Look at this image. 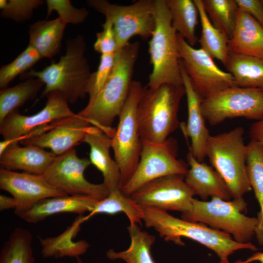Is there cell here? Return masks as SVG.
I'll return each instance as SVG.
<instances>
[{"instance_id":"6da1fadb","label":"cell","mask_w":263,"mask_h":263,"mask_svg":"<svg viewBox=\"0 0 263 263\" xmlns=\"http://www.w3.org/2000/svg\"><path fill=\"white\" fill-rule=\"evenodd\" d=\"M139 48L140 43L136 41L130 42L116 52L113 66L106 82L97 94L77 113L112 137L115 131L112 124L129 93Z\"/></svg>"},{"instance_id":"7a4b0ae2","label":"cell","mask_w":263,"mask_h":263,"mask_svg":"<svg viewBox=\"0 0 263 263\" xmlns=\"http://www.w3.org/2000/svg\"><path fill=\"white\" fill-rule=\"evenodd\" d=\"M84 37L78 35L66 41V51L57 62L40 71L31 69L20 75L21 79L36 77L45 85L40 98L54 91L61 92L68 102L75 103L88 94L92 73L85 56Z\"/></svg>"},{"instance_id":"3957f363","label":"cell","mask_w":263,"mask_h":263,"mask_svg":"<svg viewBox=\"0 0 263 263\" xmlns=\"http://www.w3.org/2000/svg\"><path fill=\"white\" fill-rule=\"evenodd\" d=\"M143 221L146 227H152L161 238L167 241L184 245L181 237L197 242L211 249L221 259H226L235 251L247 249L256 251L257 247L251 243H240L229 234L208 227L205 224L188 221L169 214L167 211L159 208L142 207Z\"/></svg>"},{"instance_id":"277c9868","label":"cell","mask_w":263,"mask_h":263,"mask_svg":"<svg viewBox=\"0 0 263 263\" xmlns=\"http://www.w3.org/2000/svg\"><path fill=\"white\" fill-rule=\"evenodd\" d=\"M186 94L183 85L165 84L157 88L143 87L137 110L142 140L161 143L180 125L178 113Z\"/></svg>"},{"instance_id":"5b68a950","label":"cell","mask_w":263,"mask_h":263,"mask_svg":"<svg viewBox=\"0 0 263 263\" xmlns=\"http://www.w3.org/2000/svg\"><path fill=\"white\" fill-rule=\"evenodd\" d=\"M155 26L149 42L152 70L146 87L157 88L165 84L183 85L177 33L171 24L166 0H153Z\"/></svg>"},{"instance_id":"8992f818","label":"cell","mask_w":263,"mask_h":263,"mask_svg":"<svg viewBox=\"0 0 263 263\" xmlns=\"http://www.w3.org/2000/svg\"><path fill=\"white\" fill-rule=\"evenodd\" d=\"M242 127L210 135L206 157L227 186L233 199L243 198L252 189L246 168L247 147Z\"/></svg>"},{"instance_id":"52a82bcc","label":"cell","mask_w":263,"mask_h":263,"mask_svg":"<svg viewBox=\"0 0 263 263\" xmlns=\"http://www.w3.org/2000/svg\"><path fill=\"white\" fill-rule=\"evenodd\" d=\"M246 206L243 198L231 201L216 197L209 201L194 198L191 208L183 212L181 218L222 229L232 235L235 241L248 243L255 235L258 219L243 213Z\"/></svg>"},{"instance_id":"ba28073f","label":"cell","mask_w":263,"mask_h":263,"mask_svg":"<svg viewBox=\"0 0 263 263\" xmlns=\"http://www.w3.org/2000/svg\"><path fill=\"white\" fill-rule=\"evenodd\" d=\"M143 87L132 80L127 100L119 115V122L112 138L114 160L120 169L121 189L134 173L139 162L142 141L139 133L137 110Z\"/></svg>"},{"instance_id":"9c48e42d","label":"cell","mask_w":263,"mask_h":263,"mask_svg":"<svg viewBox=\"0 0 263 263\" xmlns=\"http://www.w3.org/2000/svg\"><path fill=\"white\" fill-rule=\"evenodd\" d=\"M87 4L112 23L118 50L128 45L134 36L148 39L154 30L153 0H139L129 5L106 0H89Z\"/></svg>"},{"instance_id":"30bf717a","label":"cell","mask_w":263,"mask_h":263,"mask_svg":"<svg viewBox=\"0 0 263 263\" xmlns=\"http://www.w3.org/2000/svg\"><path fill=\"white\" fill-rule=\"evenodd\" d=\"M139 162L132 177L120 189L130 196L145 184L159 178L174 174L185 175L188 165L177 158L178 143L172 137L161 143L145 140Z\"/></svg>"},{"instance_id":"8fae6325","label":"cell","mask_w":263,"mask_h":263,"mask_svg":"<svg viewBox=\"0 0 263 263\" xmlns=\"http://www.w3.org/2000/svg\"><path fill=\"white\" fill-rule=\"evenodd\" d=\"M201 108L206 120L211 125L236 117L259 121L263 119V90L227 88L204 99Z\"/></svg>"},{"instance_id":"7c38bea8","label":"cell","mask_w":263,"mask_h":263,"mask_svg":"<svg viewBox=\"0 0 263 263\" xmlns=\"http://www.w3.org/2000/svg\"><path fill=\"white\" fill-rule=\"evenodd\" d=\"M91 164L86 158L78 157L75 149L56 156L42 174L52 186L66 195H82L97 201L106 198L110 191L102 183L95 184L84 176Z\"/></svg>"},{"instance_id":"4fadbf2b","label":"cell","mask_w":263,"mask_h":263,"mask_svg":"<svg viewBox=\"0 0 263 263\" xmlns=\"http://www.w3.org/2000/svg\"><path fill=\"white\" fill-rule=\"evenodd\" d=\"M177 41L180 60L202 100L220 90L237 86L232 75L220 69L205 51L191 46L178 34Z\"/></svg>"},{"instance_id":"5bb4252c","label":"cell","mask_w":263,"mask_h":263,"mask_svg":"<svg viewBox=\"0 0 263 263\" xmlns=\"http://www.w3.org/2000/svg\"><path fill=\"white\" fill-rule=\"evenodd\" d=\"M194 193L185 181V175L166 176L143 185L130 196L142 207L183 212L192 206Z\"/></svg>"},{"instance_id":"9a60e30c","label":"cell","mask_w":263,"mask_h":263,"mask_svg":"<svg viewBox=\"0 0 263 263\" xmlns=\"http://www.w3.org/2000/svg\"><path fill=\"white\" fill-rule=\"evenodd\" d=\"M46 96L45 106L38 113L26 116L17 109L0 123V133L4 140L23 137L39 127L76 115L69 108L68 101L61 92H52Z\"/></svg>"},{"instance_id":"2e32d148","label":"cell","mask_w":263,"mask_h":263,"mask_svg":"<svg viewBox=\"0 0 263 263\" xmlns=\"http://www.w3.org/2000/svg\"><path fill=\"white\" fill-rule=\"evenodd\" d=\"M91 124L76 114L75 116L57 120L38 129V134L21 141L24 146L47 148L56 156L61 155L83 142Z\"/></svg>"},{"instance_id":"e0dca14e","label":"cell","mask_w":263,"mask_h":263,"mask_svg":"<svg viewBox=\"0 0 263 263\" xmlns=\"http://www.w3.org/2000/svg\"><path fill=\"white\" fill-rule=\"evenodd\" d=\"M0 188L10 193L16 202L18 215L44 199L66 195L50 185L43 175L0 169Z\"/></svg>"},{"instance_id":"ac0fdd59","label":"cell","mask_w":263,"mask_h":263,"mask_svg":"<svg viewBox=\"0 0 263 263\" xmlns=\"http://www.w3.org/2000/svg\"><path fill=\"white\" fill-rule=\"evenodd\" d=\"M180 64L188 107L187 123L185 125L180 123V125L186 137L190 139L189 151L198 161L203 162L206 157L207 144L210 135L201 108L203 100L193 88L181 60Z\"/></svg>"},{"instance_id":"d6986e66","label":"cell","mask_w":263,"mask_h":263,"mask_svg":"<svg viewBox=\"0 0 263 263\" xmlns=\"http://www.w3.org/2000/svg\"><path fill=\"white\" fill-rule=\"evenodd\" d=\"M189 169L185 175V181L194 194L203 200L209 197L230 201V191L224 180L210 166L198 161L189 151L187 155Z\"/></svg>"},{"instance_id":"ffe728a7","label":"cell","mask_w":263,"mask_h":263,"mask_svg":"<svg viewBox=\"0 0 263 263\" xmlns=\"http://www.w3.org/2000/svg\"><path fill=\"white\" fill-rule=\"evenodd\" d=\"M112 138L98 128L91 126L83 141L90 146L89 160L102 173L103 183L110 191L119 188L121 178L118 165L110 153Z\"/></svg>"},{"instance_id":"44dd1931","label":"cell","mask_w":263,"mask_h":263,"mask_svg":"<svg viewBox=\"0 0 263 263\" xmlns=\"http://www.w3.org/2000/svg\"><path fill=\"white\" fill-rule=\"evenodd\" d=\"M97 201L82 195H63L47 198L17 216L27 222L37 223L47 217L60 213L70 212L82 215L94 208Z\"/></svg>"},{"instance_id":"7402d4cb","label":"cell","mask_w":263,"mask_h":263,"mask_svg":"<svg viewBox=\"0 0 263 263\" xmlns=\"http://www.w3.org/2000/svg\"><path fill=\"white\" fill-rule=\"evenodd\" d=\"M56 156L38 147L13 144L0 155V168L42 175Z\"/></svg>"},{"instance_id":"603a6c76","label":"cell","mask_w":263,"mask_h":263,"mask_svg":"<svg viewBox=\"0 0 263 263\" xmlns=\"http://www.w3.org/2000/svg\"><path fill=\"white\" fill-rule=\"evenodd\" d=\"M228 49L229 53L263 58V27L239 8Z\"/></svg>"},{"instance_id":"cb8c5ba5","label":"cell","mask_w":263,"mask_h":263,"mask_svg":"<svg viewBox=\"0 0 263 263\" xmlns=\"http://www.w3.org/2000/svg\"><path fill=\"white\" fill-rule=\"evenodd\" d=\"M66 24L59 17L52 20H39L29 27V45L42 57L51 59L60 49Z\"/></svg>"},{"instance_id":"d4e9b609","label":"cell","mask_w":263,"mask_h":263,"mask_svg":"<svg viewBox=\"0 0 263 263\" xmlns=\"http://www.w3.org/2000/svg\"><path fill=\"white\" fill-rule=\"evenodd\" d=\"M225 66L237 86L263 90V58L229 53Z\"/></svg>"},{"instance_id":"484cf974","label":"cell","mask_w":263,"mask_h":263,"mask_svg":"<svg viewBox=\"0 0 263 263\" xmlns=\"http://www.w3.org/2000/svg\"><path fill=\"white\" fill-rule=\"evenodd\" d=\"M246 147L248 176L260 206L255 235L258 243L263 245V146L258 142L250 140Z\"/></svg>"},{"instance_id":"4316f807","label":"cell","mask_w":263,"mask_h":263,"mask_svg":"<svg viewBox=\"0 0 263 263\" xmlns=\"http://www.w3.org/2000/svg\"><path fill=\"white\" fill-rule=\"evenodd\" d=\"M166 1L170 12L173 28L190 45L194 47L198 41L195 31L199 17L194 0Z\"/></svg>"},{"instance_id":"83f0119b","label":"cell","mask_w":263,"mask_h":263,"mask_svg":"<svg viewBox=\"0 0 263 263\" xmlns=\"http://www.w3.org/2000/svg\"><path fill=\"white\" fill-rule=\"evenodd\" d=\"M131 238L129 247L121 252L109 249L107 256L110 260L122 259L127 263H156L151 254V247L155 237L142 230L137 224H130L127 227Z\"/></svg>"},{"instance_id":"f1b7e54d","label":"cell","mask_w":263,"mask_h":263,"mask_svg":"<svg viewBox=\"0 0 263 263\" xmlns=\"http://www.w3.org/2000/svg\"><path fill=\"white\" fill-rule=\"evenodd\" d=\"M193 0L197 7L201 23V36L199 40L201 48L225 66L229 54V39L212 24L205 10L202 0Z\"/></svg>"},{"instance_id":"f546056e","label":"cell","mask_w":263,"mask_h":263,"mask_svg":"<svg viewBox=\"0 0 263 263\" xmlns=\"http://www.w3.org/2000/svg\"><path fill=\"white\" fill-rule=\"evenodd\" d=\"M124 212L128 218L130 224H141L144 216V210L130 196L124 194L119 188L110 191L108 196L99 201L90 213L84 217V221L97 214L113 215Z\"/></svg>"},{"instance_id":"4dcf8cb0","label":"cell","mask_w":263,"mask_h":263,"mask_svg":"<svg viewBox=\"0 0 263 263\" xmlns=\"http://www.w3.org/2000/svg\"><path fill=\"white\" fill-rule=\"evenodd\" d=\"M44 84L39 79L30 78L0 92V123L9 114L28 100L34 99Z\"/></svg>"},{"instance_id":"1f68e13d","label":"cell","mask_w":263,"mask_h":263,"mask_svg":"<svg viewBox=\"0 0 263 263\" xmlns=\"http://www.w3.org/2000/svg\"><path fill=\"white\" fill-rule=\"evenodd\" d=\"M33 236L28 230L17 227L5 242L0 253V263H35Z\"/></svg>"},{"instance_id":"d6a6232c","label":"cell","mask_w":263,"mask_h":263,"mask_svg":"<svg viewBox=\"0 0 263 263\" xmlns=\"http://www.w3.org/2000/svg\"><path fill=\"white\" fill-rule=\"evenodd\" d=\"M202 0L212 24L230 39L235 29L239 9L235 0Z\"/></svg>"},{"instance_id":"836d02e7","label":"cell","mask_w":263,"mask_h":263,"mask_svg":"<svg viewBox=\"0 0 263 263\" xmlns=\"http://www.w3.org/2000/svg\"><path fill=\"white\" fill-rule=\"evenodd\" d=\"M42 56L38 51L30 45L25 48L11 63L1 66L0 69V88H7L18 75H20L31 69Z\"/></svg>"},{"instance_id":"e575fe53","label":"cell","mask_w":263,"mask_h":263,"mask_svg":"<svg viewBox=\"0 0 263 263\" xmlns=\"http://www.w3.org/2000/svg\"><path fill=\"white\" fill-rule=\"evenodd\" d=\"M74 231L71 233L64 242H62L57 237L45 240L40 239L42 247L41 253L43 257L61 258L69 256L76 258L85 253L89 246L87 242L80 241L74 243L72 242L71 239L68 240L70 237H73Z\"/></svg>"},{"instance_id":"d590c367","label":"cell","mask_w":263,"mask_h":263,"mask_svg":"<svg viewBox=\"0 0 263 263\" xmlns=\"http://www.w3.org/2000/svg\"><path fill=\"white\" fill-rule=\"evenodd\" d=\"M42 0H0V15L17 22L29 19L35 9L42 5Z\"/></svg>"},{"instance_id":"8d00e7d4","label":"cell","mask_w":263,"mask_h":263,"mask_svg":"<svg viewBox=\"0 0 263 263\" xmlns=\"http://www.w3.org/2000/svg\"><path fill=\"white\" fill-rule=\"evenodd\" d=\"M47 18L53 11H56L59 18L66 24H79L83 23L89 15L85 7L76 8L69 0H47Z\"/></svg>"},{"instance_id":"74e56055","label":"cell","mask_w":263,"mask_h":263,"mask_svg":"<svg viewBox=\"0 0 263 263\" xmlns=\"http://www.w3.org/2000/svg\"><path fill=\"white\" fill-rule=\"evenodd\" d=\"M115 54L101 55L98 68L95 72L92 73L90 77L88 91L89 100L97 94L110 75L114 65Z\"/></svg>"},{"instance_id":"f35d334b","label":"cell","mask_w":263,"mask_h":263,"mask_svg":"<svg viewBox=\"0 0 263 263\" xmlns=\"http://www.w3.org/2000/svg\"><path fill=\"white\" fill-rule=\"evenodd\" d=\"M102 26V31L96 34L94 49L101 55L115 54L118 48L112 23L109 19H106Z\"/></svg>"},{"instance_id":"ab89813d","label":"cell","mask_w":263,"mask_h":263,"mask_svg":"<svg viewBox=\"0 0 263 263\" xmlns=\"http://www.w3.org/2000/svg\"><path fill=\"white\" fill-rule=\"evenodd\" d=\"M239 8L249 14L263 27V6L260 0H235Z\"/></svg>"},{"instance_id":"60d3db41","label":"cell","mask_w":263,"mask_h":263,"mask_svg":"<svg viewBox=\"0 0 263 263\" xmlns=\"http://www.w3.org/2000/svg\"><path fill=\"white\" fill-rule=\"evenodd\" d=\"M251 140L259 142L263 146V119L253 123L249 130Z\"/></svg>"},{"instance_id":"b9f144b4","label":"cell","mask_w":263,"mask_h":263,"mask_svg":"<svg viewBox=\"0 0 263 263\" xmlns=\"http://www.w3.org/2000/svg\"><path fill=\"white\" fill-rule=\"evenodd\" d=\"M17 204L15 199L3 195H0V210L3 211L8 209L16 208Z\"/></svg>"},{"instance_id":"7bdbcfd3","label":"cell","mask_w":263,"mask_h":263,"mask_svg":"<svg viewBox=\"0 0 263 263\" xmlns=\"http://www.w3.org/2000/svg\"><path fill=\"white\" fill-rule=\"evenodd\" d=\"M246 260L248 263L254 261H258L260 263H263V252L255 253Z\"/></svg>"},{"instance_id":"ee69618b","label":"cell","mask_w":263,"mask_h":263,"mask_svg":"<svg viewBox=\"0 0 263 263\" xmlns=\"http://www.w3.org/2000/svg\"><path fill=\"white\" fill-rule=\"evenodd\" d=\"M219 263H230L228 262L227 258L226 259H221V261ZM234 263H248L246 260L245 261H242V260H238L236 261Z\"/></svg>"},{"instance_id":"f6af8a7d","label":"cell","mask_w":263,"mask_h":263,"mask_svg":"<svg viewBox=\"0 0 263 263\" xmlns=\"http://www.w3.org/2000/svg\"><path fill=\"white\" fill-rule=\"evenodd\" d=\"M76 263H83L81 259L79 257H76Z\"/></svg>"},{"instance_id":"bcb514c9","label":"cell","mask_w":263,"mask_h":263,"mask_svg":"<svg viewBox=\"0 0 263 263\" xmlns=\"http://www.w3.org/2000/svg\"><path fill=\"white\" fill-rule=\"evenodd\" d=\"M261 2V3L263 6V0H260Z\"/></svg>"}]
</instances>
